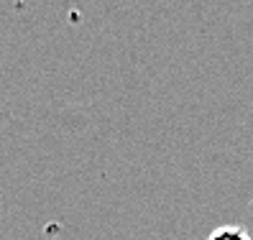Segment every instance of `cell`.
<instances>
[{
	"label": "cell",
	"mask_w": 253,
	"mask_h": 240,
	"mask_svg": "<svg viewBox=\"0 0 253 240\" xmlns=\"http://www.w3.org/2000/svg\"><path fill=\"white\" fill-rule=\"evenodd\" d=\"M207 240H251V235L243 228H235V225H222V228L212 230Z\"/></svg>",
	"instance_id": "cell-1"
}]
</instances>
